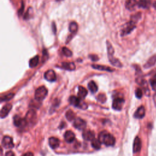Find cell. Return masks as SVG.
Listing matches in <instances>:
<instances>
[{
	"mask_svg": "<svg viewBox=\"0 0 156 156\" xmlns=\"http://www.w3.org/2000/svg\"><path fill=\"white\" fill-rule=\"evenodd\" d=\"M99 140L101 142L107 146H112L115 143V138L111 134L106 131L101 132L99 135Z\"/></svg>",
	"mask_w": 156,
	"mask_h": 156,
	"instance_id": "6da1fadb",
	"label": "cell"
},
{
	"mask_svg": "<svg viewBox=\"0 0 156 156\" xmlns=\"http://www.w3.org/2000/svg\"><path fill=\"white\" fill-rule=\"evenodd\" d=\"M48 95V90L45 87H39L35 92V99L38 101H43Z\"/></svg>",
	"mask_w": 156,
	"mask_h": 156,
	"instance_id": "7a4b0ae2",
	"label": "cell"
},
{
	"mask_svg": "<svg viewBox=\"0 0 156 156\" xmlns=\"http://www.w3.org/2000/svg\"><path fill=\"white\" fill-rule=\"evenodd\" d=\"M136 22L131 20L129 22L126 23L123 26L121 31V36H125L129 34L136 27Z\"/></svg>",
	"mask_w": 156,
	"mask_h": 156,
	"instance_id": "3957f363",
	"label": "cell"
},
{
	"mask_svg": "<svg viewBox=\"0 0 156 156\" xmlns=\"http://www.w3.org/2000/svg\"><path fill=\"white\" fill-rule=\"evenodd\" d=\"M70 103L78 108H81L82 109H86L87 108V105L84 102L82 101L81 99L79 97H76L75 96H71L69 98Z\"/></svg>",
	"mask_w": 156,
	"mask_h": 156,
	"instance_id": "277c9868",
	"label": "cell"
},
{
	"mask_svg": "<svg viewBox=\"0 0 156 156\" xmlns=\"http://www.w3.org/2000/svg\"><path fill=\"white\" fill-rule=\"evenodd\" d=\"M124 104V98L122 97H117L113 101L112 107L116 111H121L123 108Z\"/></svg>",
	"mask_w": 156,
	"mask_h": 156,
	"instance_id": "5b68a950",
	"label": "cell"
},
{
	"mask_svg": "<svg viewBox=\"0 0 156 156\" xmlns=\"http://www.w3.org/2000/svg\"><path fill=\"white\" fill-rule=\"evenodd\" d=\"M13 123L15 126L22 128L26 126L27 122L25 118H23L19 115H15L13 117Z\"/></svg>",
	"mask_w": 156,
	"mask_h": 156,
	"instance_id": "8992f818",
	"label": "cell"
},
{
	"mask_svg": "<svg viewBox=\"0 0 156 156\" xmlns=\"http://www.w3.org/2000/svg\"><path fill=\"white\" fill-rule=\"evenodd\" d=\"M73 125L75 128L79 129V130H84L86 128L87 123L85 120L81 118H76L74 120Z\"/></svg>",
	"mask_w": 156,
	"mask_h": 156,
	"instance_id": "52a82bcc",
	"label": "cell"
},
{
	"mask_svg": "<svg viewBox=\"0 0 156 156\" xmlns=\"http://www.w3.org/2000/svg\"><path fill=\"white\" fill-rule=\"evenodd\" d=\"M2 145L6 149L13 148L14 143L13 142V139L9 136H4L2 140Z\"/></svg>",
	"mask_w": 156,
	"mask_h": 156,
	"instance_id": "ba28073f",
	"label": "cell"
},
{
	"mask_svg": "<svg viewBox=\"0 0 156 156\" xmlns=\"http://www.w3.org/2000/svg\"><path fill=\"white\" fill-rule=\"evenodd\" d=\"M45 79L50 82H54L56 80V73L53 70H49L46 71L44 74Z\"/></svg>",
	"mask_w": 156,
	"mask_h": 156,
	"instance_id": "9c48e42d",
	"label": "cell"
},
{
	"mask_svg": "<svg viewBox=\"0 0 156 156\" xmlns=\"http://www.w3.org/2000/svg\"><path fill=\"white\" fill-rule=\"evenodd\" d=\"M36 118H37V115L36 112L34 110H30L27 112L25 119L27 121V123L29 122L33 123L34 122H35Z\"/></svg>",
	"mask_w": 156,
	"mask_h": 156,
	"instance_id": "30bf717a",
	"label": "cell"
},
{
	"mask_svg": "<svg viewBox=\"0 0 156 156\" xmlns=\"http://www.w3.org/2000/svg\"><path fill=\"white\" fill-rule=\"evenodd\" d=\"M142 148V142L141 140L138 137H137L134 142V145H133V151L134 153H137L139 151H140Z\"/></svg>",
	"mask_w": 156,
	"mask_h": 156,
	"instance_id": "8fae6325",
	"label": "cell"
},
{
	"mask_svg": "<svg viewBox=\"0 0 156 156\" xmlns=\"http://www.w3.org/2000/svg\"><path fill=\"white\" fill-rule=\"evenodd\" d=\"M82 137L87 141H92L93 139L95 138L94 132L90 130L84 131L82 133Z\"/></svg>",
	"mask_w": 156,
	"mask_h": 156,
	"instance_id": "7c38bea8",
	"label": "cell"
},
{
	"mask_svg": "<svg viewBox=\"0 0 156 156\" xmlns=\"http://www.w3.org/2000/svg\"><path fill=\"white\" fill-rule=\"evenodd\" d=\"M12 107V104H7L2 108L1 111V117L2 118H4L7 116L9 112L11 111Z\"/></svg>",
	"mask_w": 156,
	"mask_h": 156,
	"instance_id": "4fadbf2b",
	"label": "cell"
},
{
	"mask_svg": "<svg viewBox=\"0 0 156 156\" xmlns=\"http://www.w3.org/2000/svg\"><path fill=\"white\" fill-rule=\"evenodd\" d=\"M145 115V108L143 106H140L134 114V117L136 118H143Z\"/></svg>",
	"mask_w": 156,
	"mask_h": 156,
	"instance_id": "5bb4252c",
	"label": "cell"
},
{
	"mask_svg": "<svg viewBox=\"0 0 156 156\" xmlns=\"http://www.w3.org/2000/svg\"><path fill=\"white\" fill-rule=\"evenodd\" d=\"M64 138L65 141L68 143H72L75 140V135L71 131H67L64 134Z\"/></svg>",
	"mask_w": 156,
	"mask_h": 156,
	"instance_id": "9a60e30c",
	"label": "cell"
},
{
	"mask_svg": "<svg viewBox=\"0 0 156 156\" xmlns=\"http://www.w3.org/2000/svg\"><path fill=\"white\" fill-rule=\"evenodd\" d=\"M49 145L51 148L56 149L59 146V140L56 137H50L49 138Z\"/></svg>",
	"mask_w": 156,
	"mask_h": 156,
	"instance_id": "2e32d148",
	"label": "cell"
},
{
	"mask_svg": "<svg viewBox=\"0 0 156 156\" xmlns=\"http://www.w3.org/2000/svg\"><path fill=\"white\" fill-rule=\"evenodd\" d=\"M87 93H88L87 90L84 87L79 86V87H78L77 95H78V97H79L80 99L82 100V99L85 98L86 97V96L87 95Z\"/></svg>",
	"mask_w": 156,
	"mask_h": 156,
	"instance_id": "e0dca14e",
	"label": "cell"
},
{
	"mask_svg": "<svg viewBox=\"0 0 156 156\" xmlns=\"http://www.w3.org/2000/svg\"><path fill=\"white\" fill-rule=\"evenodd\" d=\"M91 67L94 69L101 70V71H105L108 72H112L114 71V70L111 67H106L104 65H92Z\"/></svg>",
	"mask_w": 156,
	"mask_h": 156,
	"instance_id": "ac0fdd59",
	"label": "cell"
},
{
	"mask_svg": "<svg viewBox=\"0 0 156 156\" xmlns=\"http://www.w3.org/2000/svg\"><path fill=\"white\" fill-rule=\"evenodd\" d=\"M156 64V54L152 56L149 59V60L146 62V63L145 64L144 67L145 68H149L154 66Z\"/></svg>",
	"mask_w": 156,
	"mask_h": 156,
	"instance_id": "d6986e66",
	"label": "cell"
},
{
	"mask_svg": "<svg viewBox=\"0 0 156 156\" xmlns=\"http://www.w3.org/2000/svg\"><path fill=\"white\" fill-rule=\"evenodd\" d=\"M62 68L67 70L73 71L75 70L76 67L73 62H64L62 64Z\"/></svg>",
	"mask_w": 156,
	"mask_h": 156,
	"instance_id": "ffe728a7",
	"label": "cell"
},
{
	"mask_svg": "<svg viewBox=\"0 0 156 156\" xmlns=\"http://www.w3.org/2000/svg\"><path fill=\"white\" fill-rule=\"evenodd\" d=\"M137 4V0H127L126 2V7L129 10H133Z\"/></svg>",
	"mask_w": 156,
	"mask_h": 156,
	"instance_id": "44dd1931",
	"label": "cell"
},
{
	"mask_svg": "<svg viewBox=\"0 0 156 156\" xmlns=\"http://www.w3.org/2000/svg\"><path fill=\"white\" fill-rule=\"evenodd\" d=\"M137 5L140 8L147 9L150 6V1L149 0H140L137 3Z\"/></svg>",
	"mask_w": 156,
	"mask_h": 156,
	"instance_id": "7402d4cb",
	"label": "cell"
},
{
	"mask_svg": "<svg viewBox=\"0 0 156 156\" xmlns=\"http://www.w3.org/2000/svg\"><path fill=\"white\" fill-rule=\"evenodd\" d=\"M39 62V57L38 56H36L35 57H34L29 60V67L30 68H34L38 65Z\"/></svg>",
	"mask_w": 156,
	"mask_h": 156,
	"instance_id": "603a6c76",
	"label": "cell"
},
{
	"mask_svg": "<svg viewBox=\"0 0 156 156\" xmlns=\"http://www.w3.org/2000/svg\"><path fill=\"white\" fill-rule=\"evenodd\" d=\"M88 87L92 93H95L98 91V88L97 84L93 81H91L88 83Z\"/></svg>",
	"mask_w": 156,
	"mask_h": 156,
	"instance_id": "cb8c5ba5",
	"label": "cell"
},
{
	"mask_svg": "<svg viewBox=\"0 0 156 156\" xmlns=\"http://www.w3.org/2000/svg\"><path fill=\"white\" fill-rule=\"evenodd\" d=\"M69 30L70 31V33L71 34H76L77 30H78V25L77 24L74 22H73L71 23H70V25H69Z\"/></svg>",
	"mask_w": 156,
	"mask_h": 156,
	"instance_id": "d4e9b609",
	"label": "cell"
},
{
	"mask_svg": "<svg viewBox=\"0 0 156 156\" xmlns=\"http://www.w3.org/2000/svg\"><path fill=\"white\" fill-rule=\"evenodd\" d=\"M101 142L99 139L94 138L91 141V146L95 149H100L101 146Z\"/></svg>",
	"mask_w": 156,
	"mask_h": 156,
	"instance_id": "484cf974",
	"label": "cell"
},
{
	"mask_svg": "<svg viewBox=\"0 0 156 156\" xmlns=\"http://www.w3.org/2000/svg\"><path fill=\"white\" fill-rule=\"evenodd\" d=\"M66 117L67 118L68 120L69 121H73V120H74L76 119V115L75 114L71 111V110H69L66 113Z\"/></svg>",
	"mask_w": 156,
	"mask_h": 156,
	"instance_id": "4316f807",
	"label": "cell"
},
{
	"mask_svg": "<svg viewBox=\"0 0 156 156\" xmlns=\"http://www.w3.org/2000/svg\"><path fill=\"white\" fill-rule=\"evenodd\" d=\"M13 97H14L13 93H9V94H7V95H6L4 96L1 97V102L9 101L10 100L13 98Z\"/></svg>",
	"mask_w": 156,
	"mask_h": 156,
	"instance_id": "83f0119b",
	"label": "cell"
},
{
	"mask_svg": "<svg viewBox=\"0 0 156 156\" xmlns=\"http://www.w3.org/2000/svg\"><path fill=\"white\" fill-rule=\"evenodd\" d=\"M33 15V10L32 8L30 7V8L28 9L27 12L26 13V14H25V17H24V19H25V20H28V19H29L30 17H32Z\"/></svg>",
	"mask_w": 156,
	"mask_h": 156,
	"instance_id": "f1b7e54d",
	"label": "cell"
},
{
	"mask_svg": "<svg viewBox=\"0 0 156 156\" xmlns=\"http://www.w3.org/2000/svg\"><path fill=\"white\" fill-rule=\"evenodd\" d=\"M62 53H63L64 55L66 57H71L73 55V53L71 51V50H70L68 48L66 47H64L62 49Z\"/></svg>",
	"mask_w": 156,
	"mask_h": 156,
	"instance_id": "f546056e",
	"label": "cell"
},
{
	"mask_svg": "<svg viewBox=\"0 0 156 156\" xmlns=\"http://www.w3.org/2000/svg\"><path fill=\"white\" fill-rule=\"evenodd\" d=\"M97 100L100 103H104L106 101L107 98H106V97L104 94H100L97 97Z\"/></svg>",
	"mask_w": 156,
	"mask_h": 156,
	"instance_id": "4dcf8cb0",
	"label": "cell"
},
{
	"mask_svg": "<svg viewBox=\"0 0 156 156\" xmlns=\"http://www.w3.org/2000/svg\"><path fill=\"white\" fill-rule=\"evenodd\" d=\"M135 96L138 98H141L143 96V91L142 89H140V88H138L135 90Z\"/></svg>",
	"mask_w": 156,
	"mask_h": 156,
	"instance_id": "1f68e13d",
	"label": "cell"
},
{
	"mask_svg": "<svg viewBox=\"0 0 156 156\" xmlns=\"http://www.w3.org/2000/svg\"><path fill=\"white\" fill-rule=\"evenodd\" d=\"M150 84L153 90H156V77H154L150 80Z\"/></svg>",
	"mask_w": 156,
	"mask_h": 156,
	"instance_id": "d6a6232c",
	"label": "cell"
},
{
	"mask_svg": "<svg viewBox=\"0 0 156 156\" xmlns=\"http://www.w3.org/2000/svg\"><path fill=\"white\" fill-rule=\"evenodd\" d=\"M89 57L91 59V60H92V61H93V62H96V61H97L98 59H99V58H98V57L97 56V55H90L89 56Z\"/></svg>",
	"mask_w": 156,
	"mask_h": 156,
	"instance_id": "836d02e7",
	"label": "cell"
},
{
	"mask_svg": "<svg viewBox=\"0 0 156 156\" xmlns=\"http://www.w3.org/2000/svg\"><path fill=\"white\" fill-rule=\"evenodd\" d=\"M23 10H24V4H23V3H22V7H21V9L19 10V15H22V13H23Z\"/></svg>",
	"mask_w": 156,
	"mask_h": 156,
	"instance_id": "e575fe53",
	"label": "cell"
},
{
	"mask_svg": "<svg viewBox=\"0 0 156 156\" xmlns=\"http://www.w3.org/2000/svg\"><path fill=\"white\" fill-rule=\"evenodd\" d=\"M5 156H15V154H14V153L12 151H7L6 153Z\"/></svg>",
	"mask_w": 156,
	"mask_h": 156,
	"instance_id": "d590c367",
	"label": "cell"
},
{
	"mask_svg": "<svg viewBox=\"0 0 156 156\" xmlns=\"http://www.w3.org/2000/svg\"><path fill=\"white\" fill-rule=\"evenodd\" d=\"M23 156H34V155L32 152H27L25 155H23Z\"/></svg>",
	"mask_w": 156,
	"mask_h": 156,
	"instance_id": "8d00e7d4",
	"label": "cell"
},
{
	"mask_svg": "<svg viewBox=\"0 0 156 156\" xmlns=\"http://www.w3.org/2000/svg\"><path fill=\"white\" fill-rule=\"evenodd\" d=\"M153 6H154V8L156 9V1L154 3V5H153Z\"/></svg>",
	"mask_w": 156,
	"mask_h": 156,
	"instance_id": "74e56055",
	"label": "cell"
},
{
	"mask_svg": "<svg viewBox=\"0 0 156 156\" xmlns=\"http://www.w3.org/2000/svg\"><path fill=\"white\" fill-rule=\"evenodd\" d=\"M57 1H62V0H56Z\"/></svg>",
	"mask_w": 156,
	"mask_h": 156,
	"instance_id": "f35d334b",
	"label": "cell"
}]
</instances>
